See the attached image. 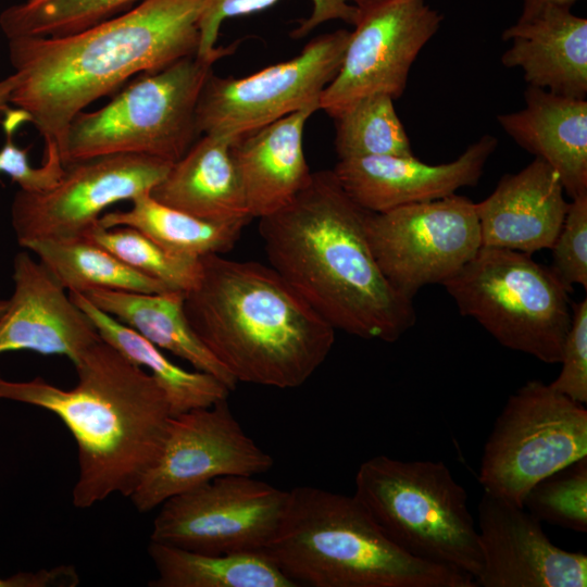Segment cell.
<instances>
[{
  "label": "cell",
  "instance_id": "2e32d148",
  "mask_svg": "<svg viewBox=\"0 0 587 587\" xmlns=\"http://www.w3.org/2000/svg\"><path fill=\"white\" fill-rule=\"evenodd\" d=\"M480 587H586L587 555L555 546L523 507L484 491L478 503Z\"/></svg>",
  "mask_w": 587,
  "mask_h": 587
},
{
  "label": "cell",
  "instance_id": "7402d4cb",
  "mask_svg": "<svg viewBox=\"0 0 587 587\" xmlns=\"http://www.w3.org/2000/svg\"><path fill=\"white\" fill-rule=\"evenodd\" d=\"M525 107L499 114L521 148L548 163L572 199L587 192V101L528 86Z\"/></svg>",
  "mask_w": 587,
  "mask_h": 587
},
{
  "label": "cell",
  "instance_id": "b9f144b4",
  "mask_svg": "<svg viewBox=\"0 0 587 587\" xmlns=\"http://www.w3.org/2000/svg\"><path fill=\"white\" fill-rule=\"evenodd\" d=\"M41 1H43V0H26V2H28V3H39Z\"/></svg>",
  "mask_w": 587,
  "mask_h": 587
},
{
  "label": "cell",
  "instance_id": "e0dca14e",
  "mask_svg": "<svg viewBox=\"0 0 587 587\" xmlns=\"http://www.w3.org/2000/svg\"><path fill=\"white\" fill-rule=\"evenodd\" d=\"M13 292L0 316V354L29 350L72 363L101 337L89 316L30 252L13 259Z\"/></svg>",
  "mask_w": 587,
  "mask_h": 587
},
{
  "label": "cell",
  "instance_id": "d6a6232c",
  "mask_svg": "<svg viewBox=\"0 0 587 587\" xmlns=\"http://www.w3.org/2000/svg\"><path fill=\"white\" fill-rule=\"evenodd\" d=\"M523 508L538 521L572 532H587V457L537 482Z\"/></svg>",
  "mask_w": 587,
  "mask_h": 587
},
{
  "label": "cell",
  "instance_id": "836d02e7",
  "mask_svg": "<svg viewBox=\"0 0 587 587\" xmlns=\"http://www.w3.org/2000/svg\"><path fill=\"white\" fill-rule=\"evenodd\" d=\"M549 266L569 290L573 285L587 288V192L569 202L562 227L550 249Z\"/></svg>",
  "mask_w": 587,
  "mask_h": 587
},
{
  "label": "cell",
  "instance_id": "8992f818",
  "mask_svg": "<svg viewBox=\"0 0 587 587\" xmlns=\"http://www.w3.org/2000/svg\"><path fill=\"white\" fill-rule=\"evenodd\" d=\"M354 498L386 536L412 557L474 582L482 567L467 495L442 461L376 455L361 463Z\"/></svg>",
  "mask_w": 587,
  "mask_h": 587
},
{
  "label": "cell",
  "instance_id": "5bb4252c",
  "mask_svg": "<svg viewBox=\"0 0 587 587\" xmlns=\"http://www.w3.org/2000/svg\"><path fill=\"white\" fill-rule=\"evenodd\" d=\"M273 465L274 459L223 400L171 417L157 461L129 498L137 511L146 513L216 477L257 476Z\"/></svg>",
  "mask_w": 587,
  "mask_h": 587
},
{
  "label": "cell",
  "instance_id": "f35d334b",
  "mask_svg": "<svg viewBox=\"0 0 587 587\" xmlns=\"http://www.w3.org/2000/svg\"><path fill=\"white\" fill-rule=\"evenodd\" d=\"M16 85V75L11 74L7 78L0 80V109H3L8 102H10V98L12 95V91Z\"/></svg>",
  "mask_w": 587,
  "mask_h": 587
},
{
  "label": "cell",
  "instance_id": "30bf717a",
  "mask_svg": "<svg viewBox=\"0 0 587 587\" xmlns=\"http://www.w3.org/2000/svg\"><path fill=\"white\" fill-rule=\"evenodd\" d=\"M350 32L315 37L292 59L241 78L208 77L199 97V134L234 139L290 113L317 105L336 76ZM320 109V108H319Z\"/></svg>",
  "mask_w": 587,
  "mask_h": 587
},
{
  "label": "cell",
  "instance_id": "4fadbf2b",
  "mask_svg": "<svg viewBox=\"0 0 587 587\" xmlns=\"http://www.w3.org/2000/svg\"><path fill=\"white\" fill-rule=\"evenodd\" d=\"M172 164L145 154H108L65 165L61 179L47 190L20 189L10 211L18 245L84 236L109 207L150 192Z\"/></svg>",
  "mask_w": 587,
  "mask_h": 587
},
{
  "label": "cell",
  "instance_id": "484cf974",
  "mask_svg": "<svg viewBox=\"0 0 587 587\" xmlns=\"http://www.w3.org/2000/svg\"><path fill=\"white\" fill-rule=\"evenodd\" d=\"M151 587H297L264 551L207 554L150 541Z\"/></svg>",
  "mask_w": 587,
  "mask_h": 587
},
{
  "label": "cell",
  "instance_id": "5b68a950",
  "mask_svg": "<svg viewBox=\"0 0 587 587\" xmlns=\"http://www.w3.org/2000/svg\"><path fill=\"white\" fill-rule=\"evenodd\" d=\"M296 584L311 587H476L460 571L394 544L354 496L289 490L282 525L264 550Z\"/></svg>",
  "mask_w": 587,
  "mask_h": 587
},
{
  "label": "cell",
  "instance_id": "7c38bea8",
  "mask_svg": "<svg viewBox=\"0 0 587 587\" xmlns=\"http://www.w3.org/2000/svg\"><path fill=\"white\" fill-rule=\"evenodd\" d=\"M288 503L289 490L255 476H220L164 501L150 541L207 554L264 551Z\"/></svg>",
  "mask_w": 587,
  "mask_h": 587
},
{
  "label": "cell",
  "instance_id": "d4e9b609",
  "mask_svg": "<svg viewBox=\"0 0 587 587\" xmlns=\"http://www.w3.org/2000/svg\"><path fill=\"white\" fill-rule=\"evenodd\" d=\"M68 294L92 321L103 341L153 376L166 395L172 416L227 400L230 389L218 378L197 370L190 372L174 364L160 348L98 309L86 296Z\"/></svg>",
  "mask_w": 587,
  "mask_h": 587
},
{
  "label": "cell",
  "instance_id": "ba28073f",
  "mask_svg": "<svg viewBox=\"0 0 587 587\" xmlns=\"http://www.w3.org/2000/svg\"><path fill=\"white\" fill-rule=\"evenodd\" d=\"M442 286L460 314L503 347L547 364L560 362L572 316L570 291L532 254L482 246Z\"/></svg>",
  "mask_w": 587,
  "mask_h": 587
},
{
  "label": "cell",
  "instance_id": "ffe728a7",
  "mask_svg": "<svg viewBox=\"0 0 587 587\" xmlns=\"http://www.w3.org/2000/svg\"><path fill=\"white\" fill-rule=\"evenodd\" d=\"M510 46L501 62L520 68L528 86L585 99L587 95V20L571 8L548 5L521 13L502 33Z\"/></svg>",
  "mask_w": 587,
  "mask_h": 587
},
{
  "label": "cell",
  "instance_id": "7a4b0ae2",
  "mask_svg": "<svg viewBox=\"0 0 587 587\" xmlns=\"http://www.w3.org/2000/svg\"><path fill=\"white\" fill-rule=\"evenodd\" d=\"M204 0H142L118 16L58 37L9 40L10 102L58 149L73 118L136 74L197 54Z\"/></svg>",
  "mask_w": 587,
  "mask_h": 587
},
{
  "label": "cell",
  "instance_id": "3957f363",
  "mask_svg": "<svg viewBox=\"0 0 587 587\" xmlns=\"http://www.w3.org/2000/svg\"><path fill=\"white\" fill-rule=\"evenodd\" d=\"M74 366L71 389L0 376V399L45 409L67 427L78 449L72 501L87 509L114 494L130 497L160 454L172 413L153 376L102 339Z\"/></svg>",
  "mask_w": 587,
  "mask_h": 587
},
{
  "label": "cell",
  "instance_id": "d6986e66",
  "mask_svg": "<svg viewBox=\"0 0 587 587\" xmlns=\"http://www.w3.org/2000/svg\"><path fill=\"white\" fill-rule=\"evenodd\" d=\"M555 171L535 158L514 174H505L495 190L475 203L482 246L533 254L551 249L569 202Z\"/></svg>",
  "mask_w": 587,
  "mask_h": 587
},
{
  "label": "cell",
  "instance_id": "f546056e",
  "mask_svg": "<svg viewBox=\"0 0 587 587\" xmlns=\"http://www.w3.org/2000/svg\"><path fill=\"white\" fill-rule=\"evenodd\" d=\"M84 237L111 252L130 268L172 290L185 292L200 276L201 259L171 252L136 228L103 227L98 223Z\"/></svg>",
  "mask_w": 587,
  "mask_h": 587
},
{
  "label": "cell",
  "instance_id": "ab89813d",
  "mask_svg": "<svg viewBox=\"0 0 587 587\" xmlns=\"http://www.w3.org/2000/svg\"><path fill=\"white\" fill-rule=\"evenodd\" d=\"M348 1L354 4L355 7L360 8V7H364V5L383 1V0H348Z\"/></svg>",
  "mask_w": 587,
  "mask_h": 587
},
{
  "label": "cell",
  "instance_id": "9a60e30c",
  "mask_svg": "<svg viewBox=\"0 0 587 587\" xmlns=\"http://www.w3.org/2000/svg\"><path fill=\"white\" fill-rule=\"evenodd\" d=\"M358 9L340 67L319 101L330 117L369 95L401 97L413 62L442 21L424 0H383Z\"/></svg>",
  "mask_w": 587,
  "mask_h": 587
},
{
  "label": "cell",
  "instance_id": "74e56055",
  "mask_svg": "<svg viewBox=\"0 0 587 587\" xmlns=\"http://www.w3.org/2000/svg\"><path fill=\"white\" fill-rule=\"evenodd\" d=\"M577 1L580 0H523L521 13H529L548 5L572 8Z\"/></svg>",
  "mask_w": 587,
  "mask_h": 587
},
{
  "label": "cell",
  "instance_id": "f1b7e54d",
  "mask_svg": "<svg viewBox=\"0 0 587 587\" xmlns=\"http://www.w3.org/2000/svg\"><path fill=\"white\" fill-rule=\"evenodd\" d=\"M333 118L335 150L339 160L413 154L394 99L388 95L373 93L359 98Z\"/></svg>",
  "mask_w": 587,
  "mask_h": 587
},
{
  "label": "cell",
  "instance_id": "cb8c5ba5",
  "mask_svg": "<svg viewBox=\"0 0 587 587\" xmlns=\"http://www.w3.org/2000/svg\"><path fill=\"white\" fill-rule=\"evenodd\" d=\"M83 295L158 348L187 361L197 371L213 375L230 391L236 389L237 380L191 328L184 311V291L143 294L95 289Z\"/></svg>",
  "mask_w": 587,
  "mask_h": 587
},
{
  "label": "cell",
  "instance_id": "d590c367",
  "mask_svg": "<svg viewBox=\"0 0 587 587\" xmlns=\"http://www.w3.org/2000/svg\"><path fill=\"white\" fill-rule=\"evenodd\" d=\"M561 371L549 385L573 401L587 402V299L572 303V316L561 352Z\"/></svg>",
  "mask_w": 587,
  "mask_h": 587
},
{
  "label": "cell",
  "instance_id": "e575fe53",
  "mask_svg": "<svg viewBox=\"0 0 587 587\" xmlns=\"http://www.w3.org/2000/svg\"><path fill=\"white\" fill-rule=\"evenodd\" d=\"M25 121L28 118L21 110L7 115L3 123L7 139L0 149V174L8 175L22 190L43 191L61 179L65 167L55 145L45 146V160L41 166L30 165L27 149L18 148L13 141L15 128Z\"/></svg>",
  "mask_w": 587,
  "mask_h": 587
},
{
  "label": "cell",
  "instance_id": "83f0119b",
  "mask_svg": "<svg viewBox=\"0 0 587 587\" xmlns=\"http://www.w3.org/2000/svg\"><path fill=\"white\" fill-rule=\"evenodd\" d=\"M23 249L33 253L68 292L109 289L154 294L172 290L130 268L84 236L34 240Z\"/></svg>",
  "mask_w": 587,
  "mask_h": 587
},
{
  "label": "cell",
  "instance_id": "44dd1931",
  "mask_svg": "<svg viewBox=\"0 0 587 587\" xmlns=\"http://www.w3.org/2000/svg\"><path fill=\"white\" fill-rule=\"evenodd\" d=\"M317 110L304 108L233 139L232 157L252 218L280 210L310 182L303 132Z\"/></svg>",
  "mask_w": 587,
  "mask_h": 587
},
{
  "label": "cell",
  "instance_id": "4dcf8cb0",
  "mask_svg": "<svg viewBox=\"0 0 587 587\" xmlns=\"http://www.w3.org/2000/svg\"><path fill=\"white\" fill-rule=\"evenodd\" d=\"M137 0H43L5 9L0 27L7 38L58 37L84 30L111 18Z\"/></svg>",
  "mask_w": 587,
  "mask_h": 587
},
{
  "label": "cell",
  "instance_id": "4316f807",
  "mask_svg": "<svg viewBox=\"0 0 587 587\" xmlns=\"http://www.w3.org/2000/svg\"><path fill=\"white\" fill-rule=\"evenodd\" d=\"M130 203L127 210L104 212L99 224L136 228L171 252L195 259L228 252L246 225L196 217L158 202L150 192L134 198Z\"/></svg>",
  "mask_w": 587,
  "mask_h": 587
},
{
  "label": "cell",
  "instance_id": "60d3db41",
  "mask_svg": "<svg viewBox=\"0 0 587 587\" xmlns=\"http://www.w3.org/2000/svg\"><path fill=\"white\" fill-rule=\"evenodd\" d=\"M8 307V299H0V316L3 314Z\"/></svg>",
  "mask_w": 587,
  "mask_h": 587
},
{
  "label": "cell",
  "instance_id": "6da1fadb",
  "mask_svg": "<svg viewBox=\"0 0 587 587\" xmlns=\"http://www.w3.org/2000/svg\"><path fill=\"white\" fill-rule=\"evenodd\" d=\"M369 213L332 170L319 171L289 203L259 218V230L270 265L335 329L394 342L416 313L377 264Z\"/></svg>",
  "mask_w": 587,
  "mask_h": 587
},
{
  "label": "cell",
  "instance_id": "9c48e42d",
  "mask_svg": "<svg viewBox=\"0 0 587 587\" xmlns=\"http://www.w3.org/2000/svg\"><path fill=\"white\" fill-rule=\"evenodd\" d=\"M587 457V410L533 379L512 394L484 446L478 482L519 507L542 478Z\"/></svg>",
  "mask_w": 587,
  "mask_h": 587
},
{
  "label": "cell",
  "instance_id": "603a6c76",
  "mask_svg": "<svg viewBox=\"0 0 587 587\" xmlns=\"http://www.w3.org/2000/svg\"><path fill=\"white\" fill-rule=\"evenodd\" d=\"M233 139L203 135L168 170L150 195L158 202L216 223H249L232 157Z\"/></svg>",
  "mask_w": 587,
  "mask_h": 587
},
{
  "label": "cell",
  "instance_id": "ac0fdd59",
  "mask_svg": "<svg viewBox=\"0 0 587 587\" xmlns=\"http://www.w3.org/2000/svg\"><path fill=\"white\" fill-rule=\"evenodd\" d=\"M498 139L485 134L455 160L428 164L412 155L342 159L332 170L361 208L380 213L411 203L441 199L479 182Z\"/></svg>",
  "mask_w": 587,
  "mask_h": 587
},
{
  "label": "cell",
  "instance_id": "277c9868",
  "mask_svg": "<svg viewBox=\"0 0 587 587\" xmlns=\"http://www.w3.org/2000/svg\"><path fill=\"white\" fill-rule=\"evenodd\" d=\"M184 311L237 383L297 388L335 342L336 329L270 264L254 261L201 258Z\"/></svg>",
  "mask_w": 587,
  "mask_h": 587
},
{
  "label": "cell",
  "instance_id": "1f68e13d",
  "mask_svg": "<svg viewBox=\"0 0 587 587\" xmlns=\"http://www.w3.org/2000/svg\"><path fill=\"white\" fill-rule=\"evenodd\" d=\"M278 0H204L199 18L200 42L197 57L214 63L233 51L232 48L216 47L218 32L224 21L230 17L252 14L276 3ZM310 15L298 22L291 37L299 39L310 34L317 26L341 20L354 25L359 9L348 0H311Z\"/></svg>",
  "mask_w": 587,
  "mask_h": 587
},
{
  "label": "cell",
  "instance_id": "8fae6325",
  "mask_svg": "<svg viewBox=\"0 0 587 587\" xmlns=\"http://www.w3.org/2000/svg\"><path fill=\"white\" fill-rule=\"evenodd\" d=\"M366 232L383 274L412 300L423 287L442 285L482 247L475 203L457 193L370 212Z\"/></svg>",
  "mask_w": 587,
  "mask_h": 587
},
{
  "label": "cell",
  "instance_id": "8d00e7d4",
  "mask_svg": "<svg viewBox=\"0 0 587 587\" xmlns=\"http://www.w3.org/2000/svg\"><path fill=\"white\" fill-rule=\"evenodd\" d=\"M77 580L74 569L60 566L38 573L14 574L8 578L0 577V587H43V586H73Z\"/></svg>",
  "mask_w": 587,
  "mask_h": 587
},
{
  "label": "cell",
  "instance_id": "52a82bcc",
  "mask_svg": "<svg viewBox=\"0 0 587 587\" xmlns=\"http://www.w3.org/2000/svg\"><path fill=\"white\" fill-rule=\"evenodd\" d=\"M212 65L183 58L143 74L101 109L78 113L59 149L63 165L116 153L179 160L199 138L196 111Z\"/></svg>",
  "mask_w": 587,
  "mask_h": 587
}]
</instances>
